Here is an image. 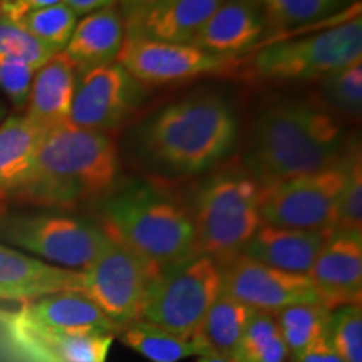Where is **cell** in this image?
<instances>
[{
    "label": "cell",
    "instance_id": "cell-36",
    "mask_svg": "<svg viewBox=\"0 0 362 362\" xmlns=\"http://www.w3.org/2000/svg\"><path fill=\"white\" fill-rule=\"evenodd\" d=\"M293 362H344L330 344L327 332L310 344L300 354L292 357Z\"/></svg>",
    "mask_w": 362,
    "mask_h": 362
},
{
    "label": "cell",
    "instance_id": "cell-14",
    "mask_svg": "<svg viewBox=\"0 0 362 362\" xmlns=\"http://www.w3.org/2000/svg\"><path fill=\"white\" fill-rule=\"evenodd\" d=\"M0 330L25 362H106L115 336H62L35 325L16 309H0Z\"/></svg>",
    "mask_w": 362,
    "mask_h": 362
},
{
    "label": "cell",
    "instance_id": "cell-10",
    "mask_svg": "<svg viewBox=\"0 0 362 362\" xmlns=\"http://www.w3.org/2000/svg\"><path fill=\"white\" fill-rule=\"evenodd\" d=\"M81 272V292L121 330L141 320L149 287L161 270L111 237L101 255Z\"/></svg>",
    "mask_w": 362,
    "mask_h": 362
},
{
    "label": "cell",
    "instance_id": "cell-8",
    "mask_svg": "<svg viewBox=\"0 0 362 362\" xmlns=\"http://www.w3.org/2000/svg\"><path fill=\"white\" fill-rule=\"evenodd\" d=\"M362 61L361 16L304 39L272 44L253 59L257 78L270 83L324 79Z\"/></svg>",
    "mask_w": 362,
    "mask_h": 362
},
{
    "label": "cell",
    "instance_id": "cell-22",
    "mask_svg": "<svg viewBox=\"0 0 362 362\" xmlns=\"http://www.w3.org/2000/svg\"><path fill=\"white\" fill-rule=\"evenodd\" d=\"M124 37L123 16L116 8L106 7L78 21L64 52L78 71L112 64Z\"/></svg>",
    "mask_w": 362,
    "mask_h": 362
},
{
    "label": "cell",
    "instance_id": "cell-4",
    "mask_svg": "<svg viewBox=\"0 0 362 362\" xmlns=\"http://www.w3.org/2000/svg\"><path fill=\"white\" fill-rule=\"evenodd\" d=\"M101 216L104 230L116 242L156 269H170L197 255L192 215L143 181L107 194Z\"/></svg>",
    "mask_w": 362,
    "mask_h": 362
},
{
    "label": "cell",
    "instance_id": "cell-33",
    "mask_svg": "<svg viewBox=\"0 0 362 362\" xmlns=\"http://www.w3.org/2000/svg\"><path fill=\"white\" fill-rule=\"evenodd\" d=\"M324 94L336 110L359 116L362 107V61L325 76Z\"/></svg>",
    "mask_w": 362,
    "mask_h": 362
},
{
    "label": "cell",
    "instance_id": "cell-42",
    "mask_svg": "<svg viewBox=\"0 0 362 362\" xmlns=\"http://www.w3.org/2000/svg\"><path fill=\"white\" fill-rule=\"evenodd\" d=\"M4 19V17H2V13H0V21H2Z\"/></svg>",
    "mask_w": 362,
    "mask_h": 362
},
{
    "label": "cell",
    "instance_id": "cell-25",
    "mask_svg": "<svg viewBox=\"0 0 362 362\" xmlns=\"http://www.w3.org/2000/svg\"><path fill=\"white\" fill-rule=\"evenodd\" d=\"M119 341L146 357L149 362H178L192 356L210 354L197 337L185 339L163 330L156 325L136 320L117 332Z\"/></svg>",
    "mask_w": 362,
    "mask_h": 362
},
{
    "label": "cell",
    "instance_id": "cell-16",
    "mask_svg": "<svg viewBox=\"0 0 362 362\" xmlns=\"http://www.w3.org/2000/svg\"><path fill=\"white\" fill-rule=\"evenodd\" d=\"M35 327L62 336H117V327L83 292H57L24 302L16 309Z\"/></svg>",
    "mask_w": 362,
    "mask_h": 362
},
{
    "label": "cell",
    "instance_id": "cell-21",
    "mask_svg": "<svg viewBox=\"0 0 362 362\" xmlns=\"http://www.w3.org/2000/svg\"><path fill=\"white\" fill-rule=\"evenodd\" d=\"M74 62L64 51L57 52L35 72L29 94L27 117L44 129H52L69 121L76 89Z\"/></svg>",
    "mask_w": 362,
    "mask_h": 362
},
{
    "label": "cell",
    "instance_id": "cell-20",
    "mask_svg": "<svg viewBox=\"0 0 362 362\" xmlns=\"http://www.w3.org/2000/svg\"><path fill=\"white\" fill-rule=\"evenodd\" d=\"M264 17L250 0H225L211 13L192 44L215 56L230 57L259 42Z\"/></svg>",
    "mask_w": 362,
    "mask_h": 362
},
{
    "label": "cell",
    "instance_id": "cell-28",
    "mask_svg": "<svg viewBox=\"0 0 362 362\" xmlns=\"http://www.w3.org/2000/svg\"><path fill=\"white\" fill-rule=\"evenodd\" d=\"M76 24H78V16L64 2L27 13L19 22L22 29L59 51H64Z\"/></svg>",
    "mask_w": 362,
    "mask_h": 362
},
{
    "label": "cell",
    "instance_id": "cell-27",
    "mask_svg": "<svg viewBox=\"0 0 362 362\" xmlns=\"http://www.w3.org/2000/svg\"><path fill=\"white\" fill-rule=\"evenodd\" d=\"M237 362H285L288 351L275 315L253 310L237 351Z\"/></svg>",
    "mask_w": 362,
    "mask_h": 362
},
{
    "label": "cell",
    "instance_id": "cell-11",
    "mask_svg": "<svg viewBox=\"0 0 362 362\" xmlns=\"http://www.w3.org/2000/svg\"><path fill=\"white\" fill-rule=\"evenodd\" d=\"M141 101V88L119 64L78 71L69 123L84 129H115Z\"/></svg>",
    "mask_w": 362,
    "mask_h": 362
},
{
    "label": "cell",
    "instance_id": "cell-7",
    "mask_svg": "<svg viewBox=\"0 0 362 362\" xmlns=\"http://www.w3.org/2000/svg\"><path fill=\"white\" fill-rule=\"evenodd\" d=\"M223 292V269L206 255L161 270L149 287L141 320L175 336L193 339Z\"/></svg>",
    "mask_w": 362,
    "mask_h": 362
},
{
    "label": "cell",
    "instance_id": "cell-18",
    "mask_svg": "<svg viewBox=\"0 0 362 362\" xmlns=\"http://www.w3.org/2000/svg\"><path fill=\"white\" fill-rule=\"evenodd\" d=\"M332 232L297 230L262 223L240 255L272 269L307 275Z\"/></svg>",
    "mask_w": 362,
    "mask_h": 362
},
{
    "label": "cell",
    "instance_id": "cell-35",
    "mask_svg": "<svg viewBox=\"0 0 362 362\" xmlns=\"http://www.w3.org/2000/svg\"><path fill=\"white\" fill-rule=\"evenodd\" d=\"M62 2L64 0H0V13L4 19L19 24L27 13Z\"/></svg>",
    "mask_w": 362,
    "mask_h": 362
},
{
    "label": "cell",
    "instance_id": "cell-41",
    "mask_svg": "<svg viewBox=\"0 0 362 362\" xmlns=\"http://www.w3.org/2000/svg\"><path fill=\"white\" fill-rule=\"evenodd\" d=\"M6 198H7V194L4 193V192H0V202H4V200H6Z\"/></svg>",
    "mask_w": 362,
    "mask_h": 362
},
{
    "label": "cell",
    "instance_id": "cell-1",
    "mask_svg": "<svg viewBox=\"0 0 362 362\" xmlns=\"http://www.w3.org/2000/svg\"><path fill=\"white\" fill-rule=\"evenodd\" d=\"M119 175L121 161L110 136L67 121L47 129L33 170L11 197L27 205L71 210L111 194Z\"/></svg>",
    "mask_w": 362,
    "mask_h": 362
},
{
    "label": "cell",
    "instance_id": "cell-24",
    "mask_svg": "<svg viewBox=\"0 0 362 362\" xmlns=\"http://www.w3.org/2000/svg\"><path fill=\"white\" fill-rule=\"evenodd\" d=\"M252 312L250 307L221 292L208 310L194 337L206 347L210 354L235 359Z\"/></svg>",
    "mask_w": 362,
    "mask_h": 362
},
{
    "label": "cell",
    "instance_id": "cell-37",
    "mask_svg": "<svg viewBox=\"0 0 362 362\" xmlns=\"http://www.w3.org/2000/svg\"><path fill=\"white\" fill-rule=\"evenodd\" d=\"M117 0H64L66 6L74 11L76 16H88L90 12L101 11V8L112 7Z\"/></svg>",
    "mask_w": 362,
    "mask_h": 362
},
{
    "label": "cell",
    "instance_id": "cell-23",
    "mask_svg": "<svg viewBox=\"0 0 362 362\" xmlns=\"http://www.w3.org/2000/svg\"><path fill=\"white\" fill-rule=\"evenodd\" d=\"M45 133L27 116H8L0 123V192L7 198L33 170Z\"/></svg>",
    "mask_w": 362,
    "mask_h": 362
},
{
    "label": "cell",
    "instance_id": "cell-5",
    "mask_svg": "<svg viewBox=\"0 0 362 362\" xmlns=\"http://www.w3.org/2000/svg\"><path fill=\"white\" fill-rule=\"evenodd\" d=\"M260 185L243 173H220L203 185L194 203V252L221 269L242 253L262 225Z\"/></svg>",
    "mask_w": 362,
    "mask_h": 362
},
{
    "label": "cell",
    "instance_id": "cell-13",
    "mask_svg": "<svg viewBox=\"0 0 362 362\" xmlns=\"http://www.w3.org/2000/svg\"><path fill=\"white\" fill-rule=\"evenodd\" d=\"M223 293L252 310L277 314L285 307L320 304L307 275L272 269L245 255H238L223 267Z\"/></svg>",
    "mask_w": 362,
    "mask_h": 362
},
{
    "label": "cell",
    "instance_id": "cell-3",
    "mask_svg": "<svg viewBox=\"0 0 362 362\" xmlns=\"http://www.w3.org/2000/svg\"><path fill=\"white\" fill-rule=\"evenodd\" d=\"M237 116L218 96H193L163 107L144 124L146 155L165 170L181 175L205 171L232 151Z\"/></svg>",
    "mask_w": 362,
    "mask_h": 362
},
{
    "label": "cell",
    "instance_id": "cell-2",
    "mask_svg": "<svg viewBox=\"0 0 362 362\" xmlns=\"http://www.w3.org/2000/svg\"><path fill=\"white\" fill-rule=\"evenodd\" d=\"M342 126L310 103L270 106L253 124L245 165L260 185L329 168L341 160Z\"/></svg>",
    "mask_w": 362,
    "mask_h": 362
},
{
    "label": "cell",
    "instance_id": "cell-15",
    "mask_svg": "<svg viewBox=\"0 0 362 362\" xmlns=\"http://www.w3.org/2000/svg\"><path fill=\"white\" fill-rule=\"evenodd\" d=\"M307 277L325 309L361 304L362 233L332 232Z\"/></svg>",
    "mask_w": 362,
    "mask_h": 362
},
{
    "label": "cell",
    "instance_id": "cell-30",
    "mask_svg": "<svg viewBox=\"0 0 362 362\" xmlns=\"http://www.w3.org/2000/svg\"><path fill=\"white\" fill-rule=\"evenodd\" d=\"M57 52L61 51L34 37L16 22L0 21V56L19 59L39 71Z\"/></svg>",
    "mask_w": 362,
    "mask_h": 362
},
{
    "label": "cell",
    "instance_id": "cell-6",
    "mask_svg": "<svg viewBox=\"0 0 362 362\" xmlns=\"http://www.w3.org/2000/svg\"><path fill=\"white\" fill-rule=\"evenodd\" d=\"M0 242L69 270H86L101 255L110 233L103 225L57 210L0 215Z\"/></svg>",
    "mask_w": 362,
    "mask_h": 362
},
{
    "label": "cell",
    "instance_id": "cell-32",
    "mask_svg": "<svg viewBox=\"0 0 362 362\" xmlns=\"http://www.w3.org/2000/svg\"><path fill=\"white\" fill-rule=\"evenodd\" d=\"M344 0H262L272 24L291 27L330 16Z\"/></svg>",
    "mask_w": 362,
    "mask_h": 362
},
{
    "label": "cell",
    "instance_id": "cell-12",
    "mask_svg": "<svg viewBox=\"0 0 362 362\" xmlns=\"http://www.w3.org/2000/svg\"><path fill=\"white\" fill-rule=\"evenodd\" d=\"M116 61L139 84L160 86L223 69L230 57L205 52L193 44L126 35Z\"/></svg>",
    "mask_w": 362,
    "mask_h": 362
},
{
    "label": "cell",
    "instance_id": "cell-19",
    "mask_svg": "<svg viewBox=\"0 0 362 362\" xmlns=\"http://www.w3.org/2000/svg\"><path fill=\"white\" fill-rule=\"evenodd\" d=\"M225 0H160L146 12L128 19L124 29L133 37L192 44L194 35Z\"/></svg>",
    "mask_w": 362,
    "mask_h": 362
},
{
    "label": "cell",
    "instance_id": "cell-26",
    "mask_svg": "<svg viewBox=\"0 0 362 362\" xmlns=\"http://www.w3.org/2000/svg\"><path fill=\"white\" fill-rule=\"evenodd\" d=\"M274 315L288 357H296L327 332L330 310L320 304H298L285 307Z\"/></svg>",
    "mask_w": 362,
    "mask_h": 362
},
{
    "label": "cell",
    "instance_id": "cell-39",
    "mask_svg": "<svg viewBox=\"0 0 362 362\" xmlns=\"http://www.w3.org/2000/svg\"><path fill=\"white\" fill-rule=\"evenodd\" d=\"M198 362H237L232 357H223V356H216V354H206L202 356Z\"/></svg>",
    "mask_w": 362,
    "mask_h": 362
},
{
    "label": "cell",
    "instance_id": "cell-34",
    "mask_svg": "<svg viewBox=\"0 0 362 362\" xmlns=\"http://www.w3.org/2000/svg\"><path fill=\"white\" fill-rule=\"evenodd\" d=\"M37 69L13 57L0 56V90L16 107L25 106Z\"/></svg>",
    "mask_w": 362,
    "mask_h": 362
},
{
    "label": "cell",
    "instance_id": "cell-31",
    "mask_svg": "<svg viewBox=\"0 0 362 362\" xmlns=\"http://www.w3.org/2000/svg\"><path fill=\"white\" fill-rule=\"evenodd\" d=\"M334 232L362 233V165L361 153L347 158V173L339 194Z\"/></svg>",
    "mask_w": 362,
    "mask_h": 362
},
{
    "label": "cell",
    "instance_id": "cell-38",
    "mask_svg": "<svg viewBox=\"0 0 362 362\" xmlns=\"http://www.w3.org/2000/svg\"><path fill=\"white\" fill-rule=\"evenodd\" d=\"M123 2V8L126 13V21L133 19V17L139 16V13L146 12L148 8H151L155 4L160 0H121Z\"/></svg>",
    "mask_w": 362,
    "mask_h": 362
},
{
    "label": "cell",
    "instance_id": "cell-17",
    "mask_svg": "<svg viewBox=\"0 0 362 362\" xmlns=\"http://www.w3.org/2000/svg\"><path fill=\"white\" fill-rule=\"evenodd\" d=\"M83 272L62 269L0 242V300L30 302L57 292H81Z\"/></svg>",
    "mask_w": 362,
    "mask_h": 362
},
{
    "label": "cell",
    "instance_id": "cell-9",
    "mask_svg": "<svg viewBox=\"0 0 362 362\" xmlns=\"http://www.w3.org/2000/svg\"><path fill=\"white\" fill-rule=\"evenodd\" d=\"M347 173V158L329 168L260 187L259 211L264 225L334 232L339 194Z\"/></svg>",
    "mask_w": 362,
    "mask_h": 362
},
{
    "label": "cell",
    "instance_id": "cell-29",
    "mask_svg": "<svg viewBox=\"0 0 362 362\" xmlns=\"http://www.w3.org/2000/svg\"><path fill=\"white\" fill-rule=\"evenodd\" d=\"M327 337L344 362H362L361 304L330 310Z\"/></svg>",
    "mask_w": 362,
    "mask_h": 362
},
{
    "label": "cell",
    "instance_id": "cell-40",
    "mask_svg": "<svg viewBox=\"0 0 362 362\" xmlns=\"http://www.w3.org/2000/svg\"><path fill=\"white\" fill-rule=\"evenodd\" d=\"M6 112H7V110H6V106H4L2 103H0V123H2L4 119H6Z\"/></svg>",
    "mask_w": 362,
    "mask_h": 362
}]
</instances>
